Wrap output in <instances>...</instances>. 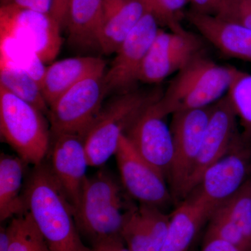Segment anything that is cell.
Listing matches in <instances>:
<instances>
[{"instance_id":"4fadbf2b","label":"cell","mask_w":251,"mask_h":251,"mask_svg":"<svg viewBox=\"0 0 251 251\" xmlns=\"http://www.w3.org/2000/svg\"><path fill=\"white\" fill-rule=\"evenodd\" d=\"M242 140H238L228 152L206 170L190 194L216 209L239 191L248 180L249 168V150Z\"/></svg>"},{"instance_id":"d590c367","label":"cell","mask_w":251,"mask_h":251,"mask_svg":"<svg viewBox=\"0 0 251 251\" xmlns=\"http://www.w3.org/2000/svg\"><path fill=\"white\" fill-rule=\"evenodd\" d=\"M0 251H9V234L7 227L4 226L0 228Z\"/></svg>"},{"instance_id":"8fae6325","label":"cell","mask_w":251,"mask_h":251,"mask_svg":"<svg viewBox=\"0 0 251 251\" xmlns=\"http://www.w3.org/2000/svg\"><path fill=\"white\" fill-rule=\"evenodd\" d=\"M46 161L51 174L75 210L80 201L90 166L84 141L78 134L52 138Z\"/></svg>"},{"instance_id":"cb8c5ba5","label":"cell","mask_w":251,"mask_h":251,"mask_svg":"<svg viewBox=\"0 0 251 251\" xmlns=\"http://www.w3.org/2000/svg\"><path fill=\"white\" fill-rule=\"evenodd\" d=\"M226 95L243 130V140H251V74L232 67V80Z\"/></svg>"},{"instance_id":"ba28073f","label":"cell","mask_w":251,"mask_h":251,"mask_svg":"<svg viewBox=\"0 0 251 251\" xmlns=\"http://www.w3.org/2000/svg\"><path fill=\"white\" fill-rule=\"evenodd\" d=\"M60 25L50 14L22 9L8 3L0 8V36L30 48L44 64L53 62L62 45Z\"/></svg>"},{"instance_id":"5bb4252c","label":"cell","mask_w":251,"mask_h":251,"mask_svg":"<svg viewBox=\"0 0 251 251\" xmlns=\"http://www.w3.org/2000/svg\"><path fill=\"white\" fill-rule=\"evenodd\" d=\"M237 117L227 95L213 104L212 111L197 160L186 188V198L197 186L204 172L240 139Z\"/></svg>"},{"instance_id":"f546056e","label":"cell","mask_w":251,"mask_h":251,"mask_svg":"<svg viewBox=\"0 0 251 251\" xmlns=\"http://www.w3.org/2000/svg\"><path fill=\"white\" fill-rule=\"evenodd\" d=\"M3 3L13 4L22 9L50 14L52 0H3Z\"/></svg>"},{"instance_id":"3957f363","label":"cell","mask_w":251,"mask_h":251,"mask_svg":"<svg viewBox=\"0 0 251 251\" xmlns=\"http://www.w3.org/2000/svg\"><path fill=\"white\" fill-rule=\"evenodd\" d=\"M231 80L232 67L220 65L200 52L176 72L157 100L156 108L166 117L210 106L227 93Z\"/></svg>"},{"instance_id":"6da1fadb","label":"cell","mask_w":251,"mask_h":251,"mask_svg":"<svg viewBox=\"0 0 251 251\" xmlns=\"http://www.w3.org/2000/svg\"><path fill=\"white\" fill-rule=\"evenodd\" d=\"M25 207L52 251H86L74 208L51 174L47 162L34 166L25 184Z\"/></svg>"},{"instance_id":"1f68e13d","label":"cell","mask_w":251,"mask_h":251,"mask_svg":"<svg viewBox=\"0 0 251 251\" xmlns=\"http://www.w3.org/2000/svg\"><path fill=\"white\" fill-rule=\"evenodd\" d=\"M224 0H191L192 11L201 14L215 15Z\"/></svg>"},{"instance_id":"ac0fdd59","label":"cell","mask_w":251,"mask_h":251,"mask_svg":"<svg viewBox=\"0 0 251 251\" xmlns=\"http://www.w3.org/2000/svg\"><path fill=\"white\" fill-rule=\"evenodd\" d=\"M148 12L146 6L138 0H104L99 49L104 54H115Z\"/></svg>"},{"instance_id":"603a6c76","label":"cell","mask_w":251,"mask_h":251,"mask_svg":"<svg viewBox=\"0 0 251 251\" xmlns=\"http://www.w3.org/2000/svg\"><path fill=\"white\" fill-rule=\"evenodd\" d=\"M0 85L47 116L49 106L37 81L3 54H0Z\"/></svg>"},{"instance_id":"d4e9b609","label":"cell","mask_w":251,"mask_h":251,"mask_svg":"<svg viewBox=\"0 0 251 251\" xmlns=\"http://www.w3.org/2000/svg\"><path fill=\"white\" fill-rule=\"evenodd\" d=\"M7 231L9 251H52L26 211L11 219Z\"/></svg>"},{"instance_id":"ffe728a7","label":"cell","mask_w":251,"mask_h":251,"mask_svg":"<svg viewBox=\"0 0 251 251\" xmlns=\"http://www.w3.org/2000/svg\"><path fill=\"white\" fill-rule=\"evenodd\" d=\"M190 195L170 216L162 251H188L201 226L215 210L201 198Z\"/></svg>"},{"instance_id":"4dcf8cb0","label":"cell","mask_w":251,"mask_h":251,"mask_svg":"<svg viewBox=\"0 0 251 251\" xmlns=\"http://www.w3.org/2000/svg\"><path fill=\"white\" fill-rule=\"evenodd\" d=\"M96 251H131L126 246L122 237L111 238L92 245Z\"/></svg>"},{"instance_id":"30bf717a","label":"cell","mask_w":251,"mask_h":251,"mask_svg":"<svg viewBox=\"0 0 251 251\" xmlns=\"http://www.w3.org/2000/svg\"><path fill=\"white\" fill-rule=\"evenodd\" d=\"M116 156L123 187L140 204L160 208L171 201L165 176L135 151L125 135L122 137Z\"/></svg>"},{"instance_id":"7a4b0ae2","label":"cell","mask_w":251,"mask_h":251,"mask_svg":"<svg viewBox=\"0 0 251 251\" xmlns=\"http://www.w3.org/2000/svg\"><path fill=\"white\" fill-rule=\"evenodd\" d=\"M135 207L126 202L121 186L108 171L100 170L86 179L74 210L80 234L96 243L122 237V229Z\"/></svg>"},{"instance_id":"8d00e7d4","label":"cell","mask_w":251,"mask_h":251,"mask_svg":"<svg viewBox=\"0 0 251 251\" xmlns=\"http://www.w3.org/2000/svg\"><path fill=\"white\" fill-rule=\"evenodd\" d=\"M86 251H96L95 250H94V249H91V248H88V249H87V250Z\"/></svg>"},{"instance_id":"5b68a950","label":"cell","mask_w":251,"mask_h":251,"mask_svg":"<svg viewBox=\"0 0 251 251\" xmlns=\"http://www.w3.org/2000/svg\"><path fill=\"white\" fill-rule=\"evenodd\" d=\"M46 115L0 85V133L18 156L33 166L45 161L52 134Z\"/></svg>"},{"instance_id":"44dd1931","label":"cell","mask_w":251,"mask_h":251,"mask_svg":"<svg viewBox=\"0 0 251 251\" xmlns=\"http://www.w3.org/2000/svg\"><path fill=\"white\" fill-rule=\"evenodd\" d=\"M104 0H69L65 26L69 42L80 49L99 48Z\"/></svg>"},{"instance_id":"2e32d148","label":"cell","mask_w":251,"mask_h":251,"mask_svg":"<svg viewBox=\"0 0 251 251\" xmlns=\"http://www.w3.org/2000/svg\"><path fill=\"white\" fill-rule=\"evenodd\" d=\"M186 16L203 37L226 57L251 63V29L192 10Z\"/></svg>"},{"instance_id":"277c9868","label":"cell","mask_w":251,"mask_h":251,"mask_svg":"<svg viewBox=\"0 0 251 251\" xmlns=\"http://www.w3.org/2000/svg\"><path fill=\"white\" fill-rule=\"evenodd\" d=\"M163 93L160 88L132 89L102 107L83 136L90 166H103L115 155L122 137Z\"/></svg>"},{"instance_id":"7c38bea8","label":"cell","mask_w":251,"mask_h":251,"mask_svg":"<svg viewBox=\"0 0 251 251\" xmlns=\"http://www.w3.org/2000/svg\"><path fill=\"white\" fill-rule=\"evenodd\" d=\"M199 39L191 33L166 32L159 29L140 69V82L158 84L179 72L201 50Z\"/></svg>"},{"instance_id":"52a82bcc","label":"cell","mask_w":251,"mask_h":251,"mask_svg":"<svg viewBox=\"0 0 251 251\" xmlns=\"http://www.w3.org/2000/svg\"><path fill=\"white\" fill-rule=\"evenodd\" d=\"M212 105L172 115L170 128L173 136V158L168 177L172 195L175 197H186L188 181L199 154Z\"/></svg>"},{"instance_id":"4316f807","label":"cell","mask_w":251,"mask_h":251,"mask_svg":"<svg viewBox=\"0 0 251 251\" xmlns=\"http://www.w3.org/2000/svg\"><path fill=\"white\" fill-rule=\"evenodd\" d=\"M0 54L30 74L40 85L46 67L30 48L14 38L0 36Z\"/></svg>"},{"instance_id":"d6a6232c","label":"cell","mask_w":251,"mask_h":251,"mask_svg":"<svg viewBox=\"0 0 251 251\" xmlns=\"http://www.w3.org/2000/svg\"><path fill=\"white\" fill-rule=\"evenodd\" d=\"M201 251H243L230 244V243L219 239H211L204 241Z\"/></svg>"},{"instance_id":"9a60e30c","label":"cell","mask_w":251,"mask_h":251,"mask_svg":"<svg viewBox=\"0 0 251 251\" xmlns=\"http://www.w3.org/2000/svg\"><path fill=\"white\" fill-rule=\"evenodd\" d=\"M156 103L142 114L125 135L135 151L166 178L173 162V136Z\"/></svg>"},{"instance_id":"e575fe53","label":"cell","mask_w":251,"mask_h":251,"mask_svg":"<svg viewBox=\"0 0 251 251\" xmlns=\"http://www.w3.org/2000/svg\"><path fill=\"white\" fill-rule=\"evenodd\" d=\"M191 0H159L162 8L165 12L173 19L176 20V14L191 2Z\"/></svg>"},{"instance_id":"836d02e7","label":"cell","mask_w":251,"mask_h":251,"mask_svg":"<svg viewBox=\"0 0 251 251\" xmlns=\"http://www.w3.org/2000/svg\"><path fill=\"white\" fill-rule=\"evenodd\" d=\"M69 2V0H52L51 16L57 21L62 27L65 26Z\"/></svg>"},{"instance_id":"8992f818","label":"cell","mask_w":251,"mask_h":251,"mask_svg":"<svg viewBox=\"0 0 251 251\" xmlns=\"http://www.w3.org/2000/svg\"><path fill=\"white\" fill-rule=\"evenodd\" d=\"M105 73L86 77L50 105L47 117L52 138L62 134L84 136L108 94L104 83Z\"/></svg>"},{"instance_id":"f1b7e54d","label":"cell","mask_w":251,"mask_h":251,"mask_svg":"<svg viewBox=\"0 0 251 251\" xmlns=\"http://www.w3.org/2000/svg\"><path fill=\"white\" fill-rule=\"evenodd\" d=\"M143 3L150 13L158 20V23L168 26L172 31L175 33H184L186 29L181 27L177 20L173 19L168 16L162 8L159 0H138Z\"/></svg>"},{"instance_id":"83f0119b","label":"cell","mask_w":251,"mask_h":251,"mask_svg":"<svg viewBox=\"0 0 251 251\" xmlns=\"http://www.w3.org/2000/svg\"><path fill=\"white\" fill-rule=\"evenodd\" d=\"M214 16L251 29V0H224Z\"/></svg>"},{"instance_id":"e0dca14e","label":"cell","mask_w":251,"mask_h":251,"mask_svg":"<svg viewBox=\"0 0 251 251\" xmlns=\"http://www.w3.org/2000/svg\"><path fill=\"white\" fill-rule=\"evenodd\" d=\"M169 221L160 208L140 204L130 213L121 237L131 251H162Z\"/></svg>"},{"instance_id":"7402d4cb","label":"cell","mask_w":251,"mask_h":251,"mask_svg":"<svg viewBox=\"0 0 251 251\" xmlns=\"http://www.w3.org/2000/svg\"><path fill=\"white\" fill-rule=\"evenodd\" d=\"M29 166L21 157L1 153L0 157V221L13 219L25 211L24 191Z\"/></svg>"},{"instance_id":"484cf974","label":"cell","mask_w":251,"mask_h":251,"mask_svg":"<svg viewBox=\"0 0 251 251\" xmlns=\"http://www.w3.org/2000/svg\"><path fill=\"white\" fill-rule=\"evenodd\" d=\"M217 208L240 230L251 249V179Z\"/></svg>"},{"instance_id":"9c48e42d","label":"cell","mask_w":251,"mask_h":251,"mask_svg":"<svg viewBox=\"0 0 251 251\" xmlns=\"http://www.w3.org/2000/svg\"><path fill=\"white\" fill-rule=\"evenodd\" d=\"M158 24V20L151 13H146L122 43L104 75L107 94L127 92L139 81L142 64L159 30Z\"/></svg>"},{"instance_id":"d6986e66","label":"cell","mask_w":251,"mask_h":251,"mask_svg":"<svg viewBox=\"0 0 251 251\" xmlns=\"http://www.w3.org/2000/svg\"><path fill=\"white\" fill-rule=\"evenodd\" d=\"M105 62L92 56L70 57L46 67L40 87L49 106L60 96L92 74L105 72Z\"/></svg>"}]
</instances>
